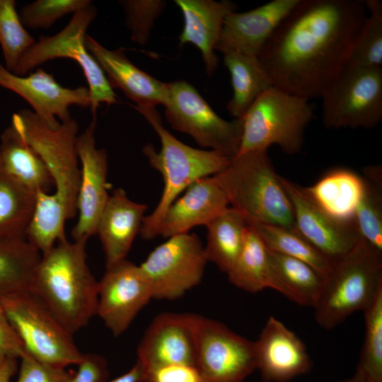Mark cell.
Wrapping results in <instances>:
<instances>
[{"mask_svg":"<svg viewBox=\"0 0 382 382\" xmlns=\"http://www.w3.org/2000/svg\"><path fill=\"white\" fill-rule=\"evenodd\" d=\"M91 4L90 0H36L23 6L19 16L25 28L46 29L62 17Z\"/></svg>","mask_w":382,"mask_h":382,"instance_id":"f35d334b","label":"cell"},{"mask_svg":"<svg viewBox=\"0 0 382 382\" xmlns=\"http://www.w3.org/2000/svg\"><path fill=\"white\" fill-rule=\"evenodd\" d=\"M175 2L184 17L180 43H192L200 50L206 71L211 76L219 63L214 50L224 18L228 13L235 11V6L228 1L175 0Z\"/></svg>","mask_w":382,"mask_h":382,"instance_id":"d4e9b609","label":"cell"},{"mask_svg":"<svg viewBox=\"0 0 382 382\" xmlns=\"http://www.w3.org/2000/svg\"><path fill=\"white\" fill-rule=\"evenodd\" d=\"M300 0H272L247 12L228 13L215 50L258 57L272 33Z\"/></svg>","mask_w":382,"mask_h":382,"instance_id":"ffe728a7","label":"cell"},{"mask_svg":"<svg viewBox=\"0 0 382 382\" xmlns=\"http://www.w3.org/2000/svg\"><path fill=\"white\" fill-rule=\"evenodd\" d=\"M141 376V369L140 365L136 364L125 374L110 381L103 382H139Z\"/></svg>","mask_w":382,"mask_h":382,"instance_id":"bcb514c9","label":"cell"},{"mask_svg":"<svg viewBox=\"0 0 382 382\" xmlns=\"http://www.w3.org/2000/svg\"><path fill=\"white\" fill-rule=\"evenodd\" d=\"M11 125L45 163L54 181V193L62 202L68 219H73L81 180L76 149L78 122L71 117L52 129L33 110L23 109L13 113Z\"/></svg>","mask_w":382,"mask_h":382,"instance_id":"52a82bcc","label":"cell"},{"mask_svg":"<svg viewBox=\"0 0 382 382\" xmlns=\"http://www.w3.org/2000/svg\"><path fill=\"white\" fill-rule=\"evenodd\" d=\"M198 315L163 313L151 323L137 348L141 367L195 366Z\"/></svg>","mask_w":382,"mask_h":382,"instance_id":"ac0fdd59","label":"cell"},{"mask_svg":"<svg viewBox=\"0 0 382 382\" xmlns=\"http://www.w3.org/2000/svg\"><path fill=\"white\" fill-rule=\"evenodd\" d=\"M168 238L139 265L155 299L175 300L183 296L201 282L207 262L196 233Z\"/></svg>","mask_w":382,"mask_h":382,"instance_id":"7c38bea8","label":"cell"},{"mask_svg":"<svg viewBox=\"0 0 382 382\" xmlns=\"http://www.w3.org/2000/svg\"><path fill=\"white\" fill-rule=\"evenodd\" d=\"M291 203L296 229L330 261L351 251L361 239L354 222L330 216L308 197L300 186L279 175Z\"/></svg>","mask_w":382,"mask_h":382,"instance_id":"e0dca14e","label":"cell"},{"mask_svg":"<svg viewBox=\"0 0 382 382\" xmlns=\"http://www.w3.org/2000/svg\"><path fill=\"white\" fill-rule=\"evenodd\" d=\"M0 164L8 175L28 191L48 193L54 185L40 156L10 125L1 135Z\"/></svg>","mask_w":382,"mask_h":382,"instance_id":"484cf974","label":"cell"},{"mask_svg":"<svg viewBox=\"0 0 382 382\" xmlns=\"http://www.w3.org/2000/svg\"><path fill=\"white\" fill-rule=\"evenodd\" d=\"M97 10L88 6L74 13L67 25L52 36L41 37L21 57L13 74L23 76L40 64L57 58L76 61L83 71L88 83L91 108L93 117L101 103H119L105 74L88 51L85 39L86 30L95 19Z\"/></svg>","mask_w":382,"mask_h":382,"instance_id":"9c48e42d","label":"cell"},{"mask_svg":"<svg viewBox=\"0 0 382 382\" xmlns=\"http://www.w3.org/2000/svg\"><path fill=\"white\" fill-rule=\"evenodd\" d=\"M26 353L56 368L77 365L83 358L72 335L31 290L0 301Z\"/></svg>","mask_w":382,"mask_h":382,"instance_id":"30bf717a","label":"cell"},{"mask_svg":"<svg viewBox=\"0 0 382 382\" xmlns=\"http://www.w3.org/2000/svg\"><path fill=\"white\" fill-rule=\"evenodd\" d=\"M367 382H370V381H369L368 380V381H367Z\"/></svg>","mask_w":382,"mask_h":382,"instance_id":"c3c4849f","label":"cell"},{"mask_svg":"<svg viewBox=\"0 0 382 382\" xmlns=\"http://www.w3.org/2000/svg\"><path fill=\"white\" fill-rule=\"evenodd\" d=\"M121 4L126 13L131 39L141 45L146 43L154 19L164 8L165 1L126 0Z\"/></svg>","mask_w":382,"mask_h":382,"instance_id":"ab89813d","label":"cell"},{"mask_svg":"<svg viewBox=\"0 0 382 382\" xmlns=\"http://www.w3.org/2000/svg\"><path fill=\"white\" fill-rule=\"evenodd\" d=\"M165 116L171 127L191 136L202 147L231 159L239 151L242 120H225L218 115L196 88L185 81L168 83Z\"/></svg>","mask_w":382,"mask_h":382,"instance_id":"8fae6325","label":"cell"},{"mask_svg":"<svg viewBox=\"0 0 382 382\" xmlns=\"http://www.w3.org/2000/svg\"><path fill=\"white\" fill-rule=\"evenodd\" d=\"M366 16L365 0H300L258 54L272 86L320 98L348 61Z\"/></svg>","mask_w":382,"mask_h":382,"instance_id":"6da1fadb","label":"cell"},{"mask_svg":"<svg viewBox=\"0 0 382 382\" xmlns=\"http://www.w3.org/2000/svg\"><path fill=\"white\" fill-rule=\"evenodd\" d=\"M368 379L366 378V376L358 369L356 370V372L354 374L348 378H346L340 382H367Z\"/></svg>","mask_w":382,"mask_h":382,"instance_id":"7dc6e473","label":"cell"},{"mask_svg":"<svg viewBox=\"0 0 382 382\" xmlns=\"http://www.w3.org/2000/svg\"><path fill=\"white\" fill-rule=\"evenodd\" d=\"M366 15L349 53L348 61L382 67V3L365 0Z\"/></svg>","mask_w":382,"mask_h":382,"instance_id":"d590c367","label":"cell"},{"mask_svg":"<svg viewBox=\"0 0 382 382\" xmlns=\"http://www.w3.org/2000/svg\"><path fill=\"white\" fill-rule=\"evenodd\" d=\"M77 366V370L71 371L69 382H103L108 376L107 362L98 354H83Z\"/></svg>","mask_w":382,"mask_h":382,"instance_id":"7bdbcfd3","label":"cell"},{"mask_svg":"<svg viewBox=\"0 0 382 382\" xmlns=\"http://www.w3.org/2000/svg\"><path fill=\"white\" fill-rule=\"evenodd\" d=\"M35 42L23 26L15 0H0V47L4 66L13 73L23 54Z\"/></svg>","mask_w":382,"mask_h":382,"instance_id":"8d00e7d4","label":"cell"},{"mask_svg":"<svg viewBox=\"0 0 382 382\" xmlns=\"http://www.w3.org/2000/svg\"><path fill=\"white\" fill-rule=\"evenodd\" d=\"M40 258L25 238H0V301L31 290Z\"/></svg>","mask_w":382,"mask_h":382,"instance_id":"83f0119b","label":"cell"},{"mask_svg":"<svg viewBox=\"0 0 382 382\" xmlns=\"http://www.w3.org/2000/svg\"><path fill=\"white\" fill-rule=\"evenodd\" d=\"M85 44L88 51L99 64L112 88L120 89L136 106L155 108L163 105L168 83L158 81L139 69L121 49L109 50L89 35Z\"/></svg>","mask_w":382,"mask_h":382,"instance_id":"44dd1931","label":"cell"},{"mask_svg":"<svg viewBox=\"0 0 382 382\" xmlns=\"http://www.w3.org/2000/svg\"><path fill=\"white\" fill-rule=\"evenodd\" d=\"M86 244L65 238L42 254L31 288L71 335L97 313L98 281L87 264Z\"/></svg>","mask_w":382,"mask_h":382,"instance_id":"7a4b0ae2","label":"cell"},{"mask_svg":"<svg viewBox=\"0 0 382 382\" xmlns=\"http://www.w3.org/2000/svg\"><path fill=\"white\" fill-rule=\"evenodd\" d=\"M314 117L309 100L272 86L245 111L238 154L277 145L289 155L301 151L306 128Z\"/></svg>","mask_w":382,"mask_h":382,"instance_id":"8992f818","label":"cell"},{"mask_svg":"<svg viewBox=\"0 0 382 382\" xmlns=\"http://www.w3.org/2000/svg\"><path fill=\"white\" fill-rule=\"evenodd\" d=\"M0 86L25 100L38 117L52 129L71 118L70 106H91L88 87H63L41 68L28 76H20L8 71L0 62Z\"/></svg>","mask_w":382,"mask_h":382,"instance_id":"2e32d148","label":"cell"},{"mask_svg":"<svg viewBox=\"0 0 382 382\" xmlns=\"http://www.w3.org/2000/svg\"><path fill=\"white\" fill-rule=\"evenodd\" d=\"M231 75L233 96L226 105L229 114L241 119L253 101L272 84L264 72L258 57L237 52L224 54Z\"/></svg>","mask_w":382,"mask_h":382,"instance_id":"f546056e","label":"cell"},{"mask_svg":"<svg viewBox=\"0 0 382 382\" xmlns=\"http://www.w3.org/2000/svg\"><path fill=\"white\" fill-rule=\"evenodd\" d=\"M18 359L13 358L0 359V382H11L18 372Z\"/></svg>","mask_w":382,"mask_h":382,"instance_id":"f6af8a7d","label":"cell"},{"mask_svg":"<svg viewBox=\"0 0 382 382\" xmlns=\"http://www.w3.org/2000/svg\"><path fill=\"white\" fill-rule=\"evenodd\" d=\"M35 197L12 179L0 164V238H25Z\"/></svg>","mask_w":382,"mask_h":382,"instance_id":"1f68e13d","label":"cell"},{"mask_svg":"<svg viewBox=\"0 0 382 382\" xmlns=\"http://www.w3.org/2000/svg\"><path fill=\"white\" fill-rule=\"evenodd\" d=\"M267 252L270 261L281 279L301 296L305 306L314 307L321 292L323 276L302 260L268 248Z\"/></svg>","mask_w":382,"mask_h":382,"instance_id":"e575fe53","label":"cell"},{"mask_svg":"<svg viewBox=\"0 0 382 382\" xmlns=\"http://www.w3.org/2000/svg\"><path fill=\"white\" fill-rule=\"evenodd\" d=\"M382 290V254L361 238L332 262L315 306L316 323L332 330L353 313L364 311Z\"/></svg>","mask_w":382,"mask_h":382,"instance_id":"5b68a950","label":"cell"},{"mask_svg":"<svg viewBox=\"0 0 382 382\" xmlns=\"http://www.w3.org/2000/svg\"><path fill=\"white\" fill-rule=\"evenodd\" d=\"M364 313L365 337L357 369L370 382H382V290Z\"/></svg>","mask_w":382,"mask_h":382,"instance_id":"74e56055","label":"cell"},{"mask_svg":"<svg viewBox=\"0 0 382 382\" xmlns=\"http://www.w3.org/2000/svg\"><path fill=\"white\" fill-rule=\"evenodd\" d=\"M146 204L130 199L122 188L115 189L99 217L96 234L100 240L105 267L126 259L132 243L139 233Z\"/></svg>","mask_w":382,"mask_h":382,"instance_id":"603a6c76","label":"cell"},{"mask_svg":"<svg viewBox=\"0 0 382 382\" xmlns=\"http://www.w3.org/2000/svg\"><path fill=\"white\" fill-rule=\"evenodd\" d=\"M320 98L327 129H373L382 119V67L347 61Z\"/></svg>","mask_w":382,"mask_h":382,"instance_id":"ba28073f","label":"cell"},{"mask_svg":"<svg viewBox=\"0 0 382 382\" xmlns=\"http://www.w3.org/2000/svg\"><path fill=\"white\" fill-rule=\"evenodd\" d=\"M254 345L257 369L264 382H287L313 368L303 342L274 316L269 318Z\"/></svg>","mask_w":382,"mask_h":382,"instance_id":"d6986e66","label":"cell"},{"mask_svg":"<svg viewBox=\"0 0 382 382\" xmlns=\"http://www.w3.org/2000/svg\"><path fill=\"white\" fill-rule=\"evenodd\" d=\"M105 267L98 282L96 315L117 337L129 328L152 296L139 265L125 259Z\"/></svg>","mask_w":382,"mask_h":382,"instance_id":"5bb4252c","label":"cell"},{"mask_svg":"<svg viewBox=\"0 0 382 382\" xmlns=\"http://www.w3.org/2000/svg\"><path fill=\"white\" fill-rule=\"evenodd\" d=\"M250 224L268 249L305 262L323 277L330 270L332 261L307 241L297 230L260 223Z\"/></svg>","mask_w":382,"mask_h":382,"instance_id":"836d02e7","label":"cell"},{"mask_svg":"<svg viewBox=\"0 0 382 382\" xmlns=\"http://www.w3.org/2000/svg\"><path fill=\"white\" fill-rule=\"evenodd\" d=\"M25 354L24 346L0 303V359H20Z\"/></svg>","mask_w":382,"mask_h":382,"instance_id":"ee69618b","label":"cell"},{"mask_svg":"<svg viewBox=\"0 0 382 382\" xmlns=\"http://www.w3.org/2000/svg\"><path fill=\"white\" fill-rule=\"evenodd\" d=\"M364 172V190L353 221L360 238L382 254L381 168L368 167Z\"/></svg>","mask_w":382,"mask_h":382,"instance_id":"d6a6232c","label":"cell"},{"mask_svg":"<svg viewBox=\"0 0 382 382\" xmlns=\"http://www.w3.org/2000/svg\"><path fill=\"white\" fill-rule=\"evenodd\" d=\"M303 190L324 212L339 221L354 222L362 197L364 180L346 168L329 171L313 185Z\"/></svg>","mask_w":382,"mask_h":382,"instance_id":"4316f807","label":"cell"},{"mask_svg":"<svg viewBox=\"0 0 382 382\" xmlns=\"http://www.w3.org/2000/svg\"><path fill=\"white\" fill-rule=\"evenodd\" d=\"M68 219L65 207L54 194L38 192L25 239L44 254L66 238L64 225Z\"/></svg>","mask_w":382,"mask_h":382,"instance_id":"4dcf8cb0","label":"cell"},{"mask_svg":"<svg viewBox=\"0 0 382 382\" xmlns=\"http://www.w3.org/2000/svg\"><path fill=\"white\" fill-rule=\"evenodd\" d=\"M228 206V198L214 175L200 178L167 209L158 236L169 238L189 233L195 226H206Z\"/></svg>","mask_w":382,"mask_h":382,"instance_id":"7402d4cb","label":"cell"},{"mask_svg":"<svg viewBox=\"0 0 382 382\" xmlns=\"http://www.w3.org/2000/svg\"><path fill=\"white\" fill-rule=\"evenodd\" d=\"M96 118L80 134L76 149L81 161V180L77 197L78 221L72 229L74 241L87 242L96 233L100 214L109 198L107 189L108 155L96 146Z\"/></svg>","mask_w":382,"mask_h":382,"instance_id":"9a60e30c","label":"cell"},{"mask_svg":"<svg viewBox=\"0 0 382 382\" xmlns=\"http://www.w3.org/2000/svg\"><path fill=\"white\" fill-rule=\"evenodd\" d=\"M195 366L202 382H244L257 369L254 342L198 316Z\"/></svg>","mask_w":382,"mask_h":382,"instance_id":"4fadbf2b","label":"cell"},{"mask_svg":"<svg viewBox=\"0 0 382 382\" xmlns=\"http://www.w3.org/2000/svg\"><path fill=\"white\" fill-rule=\"evenodd\" d=\"M133 108L151 125L161 144L158 152L152 144L142 149L150 166L161 173L164 183L158 204L144 217L139 231L143 238L151 239L158 236L166 212L179 195L197 180L221 173L231 159L219 151L195 149L179 141L165 128L156 108Z\"/></svg>","mask_w":382,"mask_h":382,"instance_id":"3957f363","label":"cell"},{"mask_svg":"<svg viewBox=\"0 0 382 382\" xmlns=\"http://www.w3.org/2000/svg\"><path fill=\"white\" fill-rule=\"evenodd\" d=\"M227 274L231 284L246 291L257 293L271 288L298 305L305 306L301 296L274 270L266 245L250 223L245 228L239 255Z\"/></svg>","mask_w":382,"mask_h":382,"instance_id":"cb8c5ba5","label":"cell"},{"mask_svg":"<svg viewBox=\"0 0 382 382\" xmlns=\"http://www.w3.org/2000/svg\"><path fill=\"white\" fill-rule=\"evenodd\" d=\"M248 224L247 219L231 207L209 221L205 226L207 234L204 250L207 260L227 273L239 255Z\"/></svg>","mask_w":382,"mask_h":382,"instance_id":"f1b7e54d","label":"cell"},{"mask_svg":"<svg viewBox=\"0 0 382 382\" xmlns=\"http://www.w3.org/2000/svg\"><path fill=\"white\" fill-rule=\"evenodd\" d=\"M214 177L229 205L239 211L249 223L296 230L291 203L267 150L238 154Z\"/></svg>","mask_w":382,"mask_h":382,"instance_id":"277c9868","label":"cell"},{"mask_svg":"<svg viewBox=\"0 0 382 382\" xmlns=\"http://www.w3.org/2000/svg\"><path fill=\"white\" fill-rule=\"evenodd\" d=\"M71 371L44 364L27 353L20 359L16 382H69Z\"/></svg>","mask_w":382,"mask_h":382,"instance_id":"60d3db41","label":"cell"},{"mask_svg":"<svg viewBox=\"0 0 382 382\" xmlns=\"http://www.w3.org/2000/svg\"><path fill=\"white\" fill-rule=\"evenodd\" d=\"M141 369L139 382H202L195 366L170 364Z\"/></svg>","mask_w":382,"mask_h":382,"instance_id":"b9f144b4","label":"cell"}]
</instances>
